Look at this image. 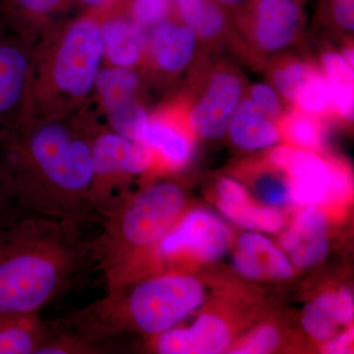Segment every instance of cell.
<instances>
[{
	"mask_svg": "<svg viewBox=\"0 0 354 354\" xmlns=\"http://www.w3.org/2000/svg\"><path fill=\"white\" fill-rule=\"evenodd\" d=\"M21 215L23 213L18 207L12 188L0 171V227L11 223Z\"/></svg>",
	"mask_w": 354,
	"mask_h": 354,
	"instance_id": "e575fe53",
	"label": "cell"
},
{
	"mask_svg": "<svg viewBox=\"0 0 354 354\" xmlns=\"http://www.w3.org/2000/svg\"><path fill=\"white\" fill-rule=\"evenodd\" d=\"M193 97H185L187 120L195 136L214 140L223 137L245 95V81L232 65L218 64L200 70Z\"/></svg>",
	"mask_w": 354,
	"mask_h": 354,
	"instance_id": "52a82bcc",
	"label": "cell"
},
{
	"mask_svg": "<svg viewBox=\"0 0 354 354\" xmlns=\"http://www.w3.org/2000/svg\"><path fill=\"white\" fill-rule=\"evenodd\" d=\"M237 248L250 256L265 278L288 279L293 274L291 262L269 239L259 234L247 232L239 237Z\"/></svg>",
	"mask_w": 354,
	"mask_h": 354,
	"instance_id": "4316f807",
	"label": "cell"
},
{
	"mask_svg": "<svg viewBox=\"0 0 354 354\" xmlns=\"http://www.w3.org/2000/svg\"><path fill=\"white\" fill-rule=\"evenodd\" d=\"M104 111L138 99L141 81L131 68L113 66L101 68L95 83Z\"/></svg>",
	"mask_w": 354,
	"mask_h": 354,
	"instance_id": "d4e9b609",
	"label": "cell"
},
{
	"mask_svg": "<svg viewBox=\"0 0 354 354\" xmlns=\"http://www.w3.org/2000/svg\"><path fill=\"white\" fill-rule=\"evenodd\" d=\"M218 205L223 215L242 227L254 230V218L258 205L239 181L223 177L216 185Z\"/></svg>",
	"mask_w": 354,
	"mask_h": 354,
	"instance_id": "83f0119b",
	"label": "cell"
},
{
	"mask_svg": "<svg viewBox=\"0 0 354 354\" xmlns=\"http://www.w3.org/2000/svg\"><path fill=\"white\" fill-rule=\"evenodd\" d=\"M315 64L312 60L304 57L283 55L272 60L268 75L281 99L291 106L298 88Z\"/></svg>",
	"mask_w": 354,
	"mask_h": 354,
	"instance_id": "f1b7e54d",
	"label": "cell"
},
{
	"mask_svg": "<svg viewBox=\"0 0 354 354\" xmlns=\"http://www.w3.org/2000/svg\"><path fill=\"white\" fill-rule=\"evenodd\" d=\"M101 25L79 18L39 39L35 51L29 118H62L80 111L102 68Z\"/></svg>",
	"mask_w": 354,
	"mask_h": 354,
	"instance_id": "3957f363",
	"label": "cell"
},
{
	"mask_svg": "<svg viewBox=\"0 0 354 354\" xmlns=\"http://www.w3.org/2000/svg\"><path fill=\"white\" fill-rule=\"evenodd\" d=\"M344 306L337 291L320 295L307 305L302 316L305 330L317 341H325L344 325Z\"/></svg>",
	"mask_w": 354,
	"mask_h": 354,
	"instance_id": "cb8c5ba5",
	"label": "cell"
},
{
	"mask_svg": "<svg viewBox=\"0 0 354 354\" xmlns=\"http://www.w3.org/2000/svg\"><path fill=\"white\" fill-rule=\"evenodd\" d=\"M302 13L293 0H260L245 35L249 48L258 55L286 50L299 39Z\"/></svg>",
	"mask_w": 354,
	"mask_h": 354,
	"instance_id": "4fadbf2b",
	"label": "cell"
},
{
	"mask_svg": "<svg viewBox=\"0 0 354 354\" xmlns=\"http://www.w3.org/2000/svg\"><path fill=\"white\" fill-rule=\"evenodd\" d=\"M279 344V330L271 325H264L247 335L232 351L236 354H262L272 353Z\"/></svg>",
	"mask_w": 354,
	"mask_h": 354,
	"instance_id": "d6a6232c",
	"label": "cell"
},
{
	"mask_svg": "<svg viewBox=\"0 0 354 354\" xmlns=\"http://www.w3.org/2000/svg\"><path fill=\"white\" fill-rule=\"evenodd\" d=\"M205 292L199 281L185 274H169L146 279L128 290L121 285L80 310L91 320L124 332L158 335L174 329L199 308Z\"/></svg>",
	"mask_w": 354,
	"mask_h": 354,
	"instance_id": "5b68a950",
	"label": "cell"
},
{
	"mask_svg": "<svg viewBox=\"0 0 354 354\" xmlns=\"http://www.w3.org/2000/svg\"><path fill=\"white\" fill-rule=\"evenodd\" d=\"M232 341L227 324L213 314H204L188 329H171L158 335L156 349L162 354H216Z\"/></svg>",
	"mask_w": 354,
	"mask_h": 354,
	"instance_id": "2e32d148",
	"label": "cell"
},
{
	"mask_svg": "<svg viewBox=\"0 0 354 354\" xmlns=\"http://www.w3.org/2000/svg\"><path fill=\"white\" fill-rule=\"evenodd\" d=\"M218 1L223 2V3H239V2L244 1V0H218Z\"/></svg>",
	"mask_w": 354,
	"mask_h": 354,
	"instance_id": "b9f144b4",
	"label": "cell"
},
{
	"mask_svg": "<svg viewBox=\"0 0 354 354\" xmlns=\"http://www.w3.org/2000/svg\"><path fill=\"white\" fill-rule=\"evenodd\" d=\"M266 160L286 172L291 202L299 206L339 204L353 193L351 169L337 158L283 145L272 148Z\"/></svg>",
	"mask_w": 354,
	"mask_h": 354,
	"instance_id": "8992f818",
	"label": "cell"
},
{
	"mask_svg": "<svg viewBox=\"0 0 354 354\" xmlns=\"http://www.w3.org/2000/svg\"><path fill=\"white\" fill-rule=\"evenodd\" d=\"M174 0H133L130 19L148 31L167 21Z\"/></svg>",
	"mask_w": 354,
	"mask_h": 354,
	"instance_id": "1f68e13d",
	"label": "cell"
},
{
	"mask_svg": "<svg viewBox=\"0 0 354 354\" xmlns=\"http://www.w3.org/2000/svg\"><path fill=\"white\" fill-rule=\"evenodd\" d=\"M185 206L176 183L153 184L136 194L118 192L95 212L101 232L91 241L97 270L108 288L124 283L139 252L158 245Z\"/></svg>",
	"mask_w": 354,
	"mask_h": 354,
	"instance_id": "277c9868",
	"label": "cell"
},
{
	"mask_svg": "<svg viewBox=\"0 0 354 354\" xmlns=\"http://www.w3.org/2000/svg\"><path fill=\"white\" fill-rule=\"evenodd\" d=\"M1 24H2L1 18H0V26H1Z\"/></svg>",
	"mask_w": 354,
	"mask_h": 354,
	"instance_id": "7bdbcfd3",
	"label": "cell"
},
{
	"mask_svg": "<svg viewBox=\"0 0 354 354\" xmlns=\"http://www.w3.org/2000/svg\"><path fill=\"white\" fill-rule=\"evenodd\" d=\"M97 130L90 118L75 113L0 127V171L23 214L80 230L94 221L90 192Z\"/></svg>",
	"mask_w": 354,
	"mask_h": 354,
	"instance_id": "6da1fadb",
	"label": "cell"
},
{
	"mask_svg": "<svg viewBox=\"0 0 354 354\" xmlns=\"http://www.w3.org/2000/svg\"><path fill=\"white\" fill-rule=\"evenodd\" d=\"M246 95L264 113L277 121L285 113L281 104V97L272 85L264 83L255 84L249 88L248 94Z\"/></svg>",
	"mask_w": 354,
	"mask_h": 354,
	"instance_id": "836d02e7",
	"label": "cell"
},
{
	"mask_svg": "<svg viewBox=\"0 0 354 354\" xmlns=\"http://www.w3.org/2000/svg\"><path fill=\"white\" fill-rule=\"evenodd\" d=\"M234 265L235 269L237 270L242 276L251 279H265L264 274L261 271L260 268L254 263L248 254L237 249L234 256Z\"/></svg>",
	"mask_w": 354,
	"mask_h": 354,
	"instance_id": "74e56055",
	"label": "cell"
},
{
	"mask_svg": "<svg viewBox=\"0 0 354 354\" xmlns=\"http://www.w3.org/2000/svg\"><path fill=\"white\" fill-rule=\"evenodd\" d=\"M66 0H3L2 24L21 36L38 41L44 35V23L57 12Z\"/></svg>",
	"mask_w": 354,
	"mask_h": 354,
	"instance_id": "ffe728a7",
	"label": "cell"
},
{
	"mask_svg": "<svg viewBox=\"0 0 354 354\" xmlns=\"http://www.w3.org/2000/svg\"><path fill=\"white\" fill-rule=\"evenodd\" d=\"M267 162V160H266ZM269 165L270 171H261L254 181L256 194L266 206H286L291 203L290 184L286 172Z\"/></svg>",
	"mask_w": 354,
	"mask_h": 354,
	"instance_id": "4dcf8cb0",
	"label": "cell"
},
{
	"mask_svg": "<svg viewBox=\"0 0 354 354\" xmlns=\"http://www.w3.org/2000/svg\"><path fill=\"white\" fill-rule=\"evenodd\" d=\"M93 176L90 192L93 214L116 194L121 181L153 167L152 151L142 142L118 133L97 129L92 142Z\"/></svg>",
	"mask_w": 354,
	"mask_h": 354,
	"instance_id": "ba28073f",
	"label": "cell"
},
{
	"mask_svg": "<svg viewBox=\"0 0 354 354\" xmlns=\"http://www.w3.org/2000/svg\"><path fill=\"white\" fill-rule=\"evenodd\" d=\"M327 123L292 106L278 120L281 140L295 148L317 153H320L325 147Z\"/></svg>",
	"mask_w": 354,
	"mask_h": 354,
	"instance_id": "603a6c76",
	"label": "cell"
},
{
	"mask_svg": "<svg viewBox=\"0 0 354 354\" xmlns=\"http://www.w3.org/2000/svg\"><path fill=\"white\" fill-rule=\"evenodd\" d=\"M122 332L83 315L80 310L48 321V329L36 354H106L120 349Z\"/></svg>",
	"mask_w": 354,
	"mask_h": 354,
	"instance_id": "7c38bea8",
	"label": "cell"
},
{
	"mask_svg": "<svg viewBox=\"0 0 354 354\" xmlns=\"http://www.w3.org/2000/svg\"><path fill=\"white\" fill-rule=\"evenodd\" d=\"M82 1L90 6H104L109 0H82Z\"/></svg>",
	"mask_w": 354,
	"mask_h": 354,
	"instance_id": "60d3db41",
	"label": "cell"
},
{
	"mask_svg": "<svg viewBox=\"0 0 354 354\" xmlns=\"http://www.w3.org/2000/svg\"><path fill=\"white\" fill-rule=\"evenodd\" d=\"M230 241V228L218 216L208 209H196L177 221L158 243V250L165 258L188 256L211 262L227 252Z\"/></svg>",
	"mask_w": 354,
	"mask_h": 354,
	"instance_id": "30bf717a",
	"label": "cell"
},
{
	"mask_svg": "<svg viewBox=\"0 0 354 354\" xmlns=\"http://www.w3.org/2000/svg\"><path fill=\"white\" fill-rule=\"evenodd\" d=\"M281 245L298 268H310L325 260L329 251L328 221L317 206H306L281 235Z\"/></svg>",
	"mask_w": 354,
	"mask_h": 354,
	"instance_id": "9a60e30c",
	"label": "cell"
},
{
	"mask_svg": "<svg viewBox=\"0 0 354 354\" xmlns=\"http://www.w3.org/2000/svg\"><path fill=\"white\" fill-rule=\"evenodd\" d=\"M353 329H349L332 341L327 342L324 346V351L330 354H344L351 351L353 344Z\"/></svg>",
	"mask_w": 354,
	"mask_h": 354,
	"instance_id": "f35d334b",
	"label": "cell"
},
{
	"mask_svg": "<svg viewBox=\"0 0 354 354\" xmlns=\"http://www.w3.org/2000/svg\"><path fill=\"white\" fill-rule=\"evenodd\" d=\"M195 138L187 120V102L183 97L150 114L142 143L152 151L153 165L176 171L192 158Z\"/></svg>",
	"mask_w": 354,
	"mask_h": 354,
	"instance_id": "8fae6325",
	"label": "cell"
},
{
	"mask_svg": "<svg viewBox=\"0 0 354 354\" xmlns=\"http://www.w3.org/2000/svg\"><path fill=\"white\" fill-rule=\"evenodd\" d=\"M321 69L332 95L335 120L351 123L354 115V73L339 53L325 50L321 55Z\"/></svg>",
	"mask_w": 354,
	"mask_h": 354,
	"instance_id": "7402d4cb",
	"label": "cell"
},
{
	"mask_svg": "<svg viewBox=\"0 0 354 354\" xmlns=\"http://www.w3.org/2000/svg\"><path fill=\"white\" fill-rule=\"evenodd\" d=\"M104 57L113 66L132 68L145 58L148 35L128 18H113L101 25Z\"/></svg>",
	"mask_w": 354,
	"mask_h": 354,
	"instance_id": "ac0fdd59",
	"label": "cell"
},
{
	"mask_svg": "<svg viewBox=\"0 0 354 354\" xmlns=\"http://www.w3.org/2000/svg\"><path fill=\"white\" fill-rule=\"evenodd\" d=\"M113 131L133 141H143L150 114L138 99L106 111Z\"/></svg>",
	"mask_w": 354,
	"mask_h": 354,
	"instance_id": "f546056e",
	"label": "cell"
},
{
	"mask_svg": "<svg viewBox=\"0 0 354 354\" xmlns=\"http://www.w3.org/2000/svg\"><path fill=\"white\" fill-rule=\"evenodd\" d=\"M333 18L335 25L346 32L354 29V0H333Z\"/></svg>",
	"mask_w": 354,
	"mask_h": 354,
	"instance_id": "8d00e7d4",
	"label": "cell"
},
{
	"mask_svg": "<svg viewBox=\"0 0 354 354\" xmlns=\"http://www.w3.org/2000/svg\"><path fill=\"white\" fill-rule=\"evenodd\" d=\"M97 270L82 230L23 214L0 227V312L39 313Z\"/></svg>",
	"mask_w": 354,
	"mask_h": 354,
	"instance_id": "7a4b0ae2",
	"label": "cell"
},
{
	"mask_svg": "<svg viewBox=\"0 0 354 354\" xmlns=\"http://www.w3.org/2000/svg\"><path fill=\"white\" fill-rule=\"evenodd\" d=\"M315 118L335 120L329 82L320 65L315 64L299 86L291 106Z\"/></svg>",
	"mask_w": 354,
	"mask_h": 354,
	"instance_id": "484cf974",
	"label": "cell"
},
{
	"mask_svg": "<svg viewBox=\"0 0 354 354\" xmlns=\"http://www.w3.org/2000/svg\"><path fill=\"white\" fill-rule=\"evenodd\" d=\"M339 53L341 55L342 59H344L349 66L354 68V48L353 41H351V43L348 41V44H344Z\"/></svg>",
	"mask_w": 354,
	"mask_h": 354,
	"instance_id": "ab89813d",
	"label": "cell"
},
{
	"mask_svg": "<svg viewBox=\"0 0 354 354\" xmlns=\"http://www.w3.org/2000/svg\"><path fill=\"white\" fill-rule=\"evenodd\" d=\"M285 225V216H283L279 208L270 206H258L254 218V228L262 230V232H279Z\"/></svg>",
	"mask_w": 354,
	"mask_h": 354,
	"instance_id": "d590c367",
	"label": "cell"
},
{
	"mask_svg": "<svg viewBox=\"0 0 354 354\" xmlns=\"http://www.w3.org/2000/svg\"><path fill=\"white\" fill-rule=\"evenodd\" d=\"M151 31L145 58L156 71L177 76L193 64L200 41L189 27L167 20Z\"/></svg>",
	"mask_w": 354,
	"mask_h": 354,
	"instance_id": "5bb4252c",
	"label": "cell"
},
{
	"mask_svg": "<svg viewBox=\"0 0 354 354\" xmlns=\"http://www.w3.org/2000/svg\"><path fill=\"white\" fill-rule=\"evenodd\" d=\"M227 132L235 146L246 151L271 148L281 141L278 121L246 95L234 111Z\"/></svg>",
	"mask_w": 354,
	"mask_h": 354,
	"instance_id": "e0dca14e",
	"label": "cell"
},
{
	"mask_svg": "<svg viewBox=\"0 0 354 354\" xmlns=\"http://www.w3.org/2000/svg\"><path fill=\"white\" fill-rule=\"evenodd\" d=\"M46 329L39 313L0 312V354H36Z\"/></svg>",
	"mask_w": 354,
	"mask_h": 354,
	"instance_id": "44dd1931",
	"label": "cell"
},
{
	"mask_svg": "<svg viewBox=\"0 0 354 354\" xmlns=\"http://www.w3.org/2000/svg\"><path fill=\"white\" fill-rule=\"evenodd\" d=\"M37 41L0 26V127L29 118Z\"/></svg>",
	"mask_w": 354,
	"mask_h": 354,
	"instance_id": "9c48e42d",
	"label": "cell"
},
{
	"mask_svg": "<svg viewBox=\"0 0 354 354\" xmlns=\"http://www.w3.org/2000/svg\"><path fill=\"white\" fill-rule=\"evenodd\" d=\"M176 2L181 23L194 32L200 43L220 46L230 43L227 39L230 38L235 43L245 46L241 39L232 38V32H228L225 14L214 0H176Z\"/></svg>",
	"mask_w": 354,
	"mask_h": 354,
	"instance_id": "d6986e66",
	"label": "cell"
}]
</instances>
